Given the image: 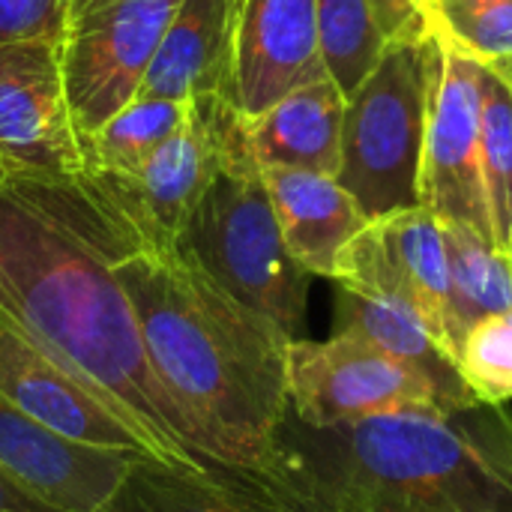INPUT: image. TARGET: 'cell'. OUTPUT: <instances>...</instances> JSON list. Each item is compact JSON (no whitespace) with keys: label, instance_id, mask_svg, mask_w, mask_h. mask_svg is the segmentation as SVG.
<instances>
[{"label":"cell","instance_id":"28","mask_svg":"<svg viewBox=\"0 0 512 512\" xmlns=\"http://www.w3.org/2000/svg\"><path fill=\"white\" fill-rule=\"evenodd\" d=\"M0 512H63L51 504L33 498L24 486H18L9 474L0 471Z\"/></svg>","mask_w":512,"mask_h":512},{"label":"cell","instance_id":"7","mask_svg":"<svg viewBox=\"0 0 512 512\" xmlns=\"http://www.w3.org/2000/svg\"><path fill=\"white\" fill-rule=\"evenodd\" d=\"M177 6L180 0H96L69 18L60 66L81 141L141 93Z\"/></svg>","mask_w":512,"mask_h":512},{"label":"cell","instance_id":"26","mask_svg":"<svg viewBox=\"0 0 512 512\" xmlns=\"http://www.w3.org/2000/svg\"><path fill=\"white\" fill-rule=\"evenodd\" d=\"M69 27V0H0V42L51 39Z\"/></svg>","mask_w":512,"mask_h":512},{"label":"cell","instance_id":"14","mask_svg":"<svg viewBox=\"0 0 512 512\" xmlns=\"http://www.w3.org/2000/svg\"><path fill=\"white\" fill-rule=\"evenodd\" d=\"M96 512H303L294 492L267 468L174 465L138 456Z\"/></svg>","mask_w":512,"mask_h":512},{"label":"cell","instance_id":"8","mask_svg":"<svg viewBox=\"0 0 512 512\" xmlns=\"http://www.w3.org/2000/svg\"><path fill=\"white\" fill-rule=\"evenodd\" d=\"M411 408H456L432 378L384 351L330 333L288 345V414L306 426H342Z\"/></svg>","mask_w":512,"mask_h":512},{"label":"cell","instance_id":"12","mask_svg":"<svg viewBox=\"0 0 512 512\" xmlns=\"http://www.w3.org/2000/svg\"><path fill=\"white\" fill-rule=\"evenodd\" d=\"M138 456L66 441L0 393V471L54 510L96 512Z\"/></svg>","mask_w":512,"mask_h":512},{"label":"cell","instance_id":"13","mask_svg":"<svg viewBox=\"0 0 512 512\" xmlns=\"http://www.w3.org/2000/svg\"><path fill=\"white\" fill-rule=\"evenodd\" d=\"M327 72L318 0H243L234 24L231 102L249 120L303 81Z\"/></svg>","mask_w":512,"mask_h":512},{"label":"cell","instance_id":"19","mask_svg":"<svg viewBox=\"0 0 512 512\" xmlns=\"http://www.w3.org/2000/svg\"><path fill=\"white\" fill-rule=\"evenodd\" d=\"M333 333L360 339L384 351L387 357H396L408 363L411 369L423 372L426 378L435 381L444 399L456 408L477 402L459 372L456 357L447 351V345L438 339L429 321L417 309L399 300H387V297L366 294V291L336 282Z\"/></svg>","mask_w":512,"mask_h":512},{"label":"cell","instance_id":"23","mask_svg":"<svg viewBox=\"0 0 512 512\" xmlns=\"http://www.w3.org/2000/svg\"><path fill=\"white\" fill-rule=\"evenodd\" d=\"M372 0H318V48L345 99L369 78L387 48Z\"/></svg>","mask_w":512,"mask_h":512},{"label":"cell","instance_id":"17","mask_svg":"<svg viewBox=\"0 0 512 512\" xmlns=\"http://www.w3.org/2000/svg\"><path fill=\"white\" fill-rule=\"evenodd\" d=\"M288 252L321 279H336L348 243L372 222L354 195L330 174L261 168Z\"/></svg>","mask_w":512,"mask_h":512},{"label":"cell","instance_id":"32","mask_svg":"<svg viewBox=\"0 0 512 512\" xmlns=\"http://www.w3.org/2000/svg\"><path fill=\"white\" fill-rule=\"evenodd\" d=\"M6 183H9V171L0 165V192H3V186H6Z\"/></svg>","mask_w":512,"mask_h":512},{"label":"cell","instance_id":"22","mask_svg":"<svg viewBox=\"0 0 512 512\" xmlns=\"http://www.w3.org/2000/svg\"><path fill=\"white\" fill-rule=\"evenodd\" d=\"M420 33L477 63L512 57V0H411Z\"/></svg>","mask_w":512,"mask_h":512},{"label":"cell","instance_id":"9","mask_svg":"<svg viewBox=\"0 0 512 512\" xmlns=\"http://www.w3.org/2000/svg\"><path fill=\"white\" fill-rule=\"evenodd\" d=\"M0 165L9 177L78 180L81 132L66 96L60 42H0Z\"/></svg>","mask_w":512,"mask_h":512},{"label":"cell","instance_id":"4","mask_svg":"<svg viewBox=\"0 0 512 512\" xmlns=\"http://www.w3.org/2000/svg\"><path fill=\"white\" fill-rule=\"evenodd\" d=\"M234 300L306 339L309 282L315 279L285 246L261 165L237 138L177 243Z\"/></svg>","mask_w":512,"mask_h":512},{"label":"cell","instance_id":"2","mask_svg":"<svg viewBox=\"0 0 512 512\" xmlns=\"http://www.w3.org/2000/svg\"><path fill=\"white\" fill-rule=\"evenodd\" d=\"M150 366L198 453L261 468L288 417V345L180 246H141L114 264Z\"/></svg>","mask_w":512,"mask_h":512},{"label":"cell","instance_id":"29","mask_svg":"<svg viewBox=\"0 0 512 512\" xmlns=\"http://www.w3.org/2000/svg\"><path fill=\"white\" fill-rule=\"evenodd\" d=\"M492 72H498L501 78H504V84L512 90V57H501V60H495V63H486Z\"/></svg>","mask_w":512,"mask_h":512},{"label":"cell","instance_id":"21","mask_svg":"<svg viewBox=\"0 0 512 512\" xmlns=\"http://www.w3.org/2000/svg\"><path fill=\"white\" fill-rule=\"evenodd\" d=\"M192 102L135 96L111 120H105L84 144V177L135 174L189 117Z\"/></svg>","mask_w":512,"mask_h":512},{"label":"cell","instance_id":"33","mask_svg":"<svg viewBox=\"0 0 512 512\" xmlns=\"http://www.w3.org/2000/svg\"><path fill=\"white\" fill-rule=\"evenodd\" d=\"M231 3H234V12H237V9H240V3H243V0H231Z\"/></svg>","mask_w":512,"mask_h":512},{"label":"cell","instance_id":"11","mask_svg":"<svg viewBox=\"0 0 512 512\" xmlns=\"http://www.w3.org/2000/svg\"><path fill=\"white\" fill-rule=\"evenodd\" d=\"M333 282L417 309L456 357L447 240L441 219L426 207L372 219L342 252Z\"/></svg>","mask_w":512,"mask_h":512},{"label":"cell","instance_id":"16","mask_svg":"<svg viewBox=\"0 0 512 512\" xmlns=\"http://www.w3.org/2000/svg\"><path fill=\"white\" fill-rule=\"evenodd\" d=\"M234 24L231 0H180L138 96L177 102L231 99Z\"/></svg>","mask_w":512,"mask_h":512},{"label":"cell","instance_id":"27","mask_svg":"<svg viewBox=\"0 0 512 512\" xmlns=\"http://www.w3.org/2000/svg\"><path fill=\"white\" fill-rule=\"evenodd\" d=\"M372 6L378 12V21H381V27L387 33V39L420 33V24H417L411 0H372Z\"/></svg>","mask_w":512,"mask_h":512},{"label":"cell","instance_id":"25","mask_svg":"<svg viewBox=\"0 0 512 512\" xmlns=\"http://www.w3.org/2000/svg\"><path fill=\"white\" fill-rule=\"evenodd\" d=\"M459 372L477 402H512V312L483 318L465 333Z\"/></svg>","mask_w":512,"mask_h":512},{"label":"cell","instance_id":"24","mask_svg":"<svg viewBox=\"0 0 512 512\" xmlns=\"http://www.w3.org/2000/svg\"><path fill=\"white\" fill-rule=\"evenodd\" d=\"M480 150L483 180L495 225V240L510 252L512 243V90L498 72L480 66Z\"/></svg>","mask_w":512,"mask_h":512},{"label":"cell","instance_id":"20","mask_svg":"<svg viewBox=\"0 0 512 512\" xmlns=\"http://www.w3.org/2000/svg\"><path fill=\"white\" fill-rule=\"evenodd\" d=\"M441 228L450 258V330L459 363V345L477 321L512 312V258L465 225L441 222Z\"/></svg>","mask_w":512,"mask_h":512},{"label":"cell","instance_id":"10","mask_svg":"<svg viewBox=\"0 0 512 512\" xmlns=\"http://www.w3.org/2000/svg\"><path fill=\"white\" fill-rule=\"evenodd\" d=\"M480 66L438 45L420 162V207L498 243L483 180Z\"/></svg>","mask_w":512,"mask_h":512},{"label":"cell","instance_id":"3","mask_svg":"<svg viewBox=\"0 0 512 512\" xmlns=\"http://www.w3.org/2000/svg\"><path fill=\"white\" fill-rule=\"evenodd\" d=\"M300 501L354 512H512L504 405L411 408L342 426L279 423L267 462Z\"/></svg>","mask_w":512,"mask_h":512},{"label":"cell","instance_id":"5","mask_svg":"<svg viewBox=\"0 0 512 512\" xmlns=\"http://www.w3.org/2000/svg\"><path fill=\"white\" fill-rule=\"evenodd\" d=\"M438 45L423 33L387 42L348 96L336 180L369 219L420 207V162Z\"/></svg>","mask_w":512,"mask_h":512},{"label":"cell","instance_id":"6","mask_svg":"<svg viewBox=\"0 0 512 512\" xmlns=\"http://www.w3.org/2000/svg\"><path fill=\"white\" fill-rule=\"evenodd\" d=\"M243 135L228 96L195 99L186 123L129 177H87L147 246H177L210 180Z\"/></svg>","mask_w":512,"mask_h":512},{"label":"cell","instance_id":"31","mask_svg":"<svg viewBox=\"0 0 512 512\" xmlns=\"http://www.w3.org/2000/svg\"><path fill=\"white\" fill-rule=\"evenodd\" d=\"M96 0H69V18L72 15H78L81 9H87V6H93Z\"/></svg>","mask_w":512,"mask_h":512},{"label":"cell","instance_id":"15","mask_svg":"<svg viewBox=\"0 0 512 512\" xmlns=\"http://www.w3.org/2000/svg\"><path fill=\"white\" fill-rule=\"evenodd\" d=\"M0 393L66 441L147 453L144 441L120 417L45 357L6 315H0Z\"/></svg>","mask_w":512,"mask_h":512},{"label":"cell","instance_id":"1","mask_svg":"<svg viewBox=\"0 0 512 512\" xmlns=\"http://www.w3.org/2000/svg\"><path fill=\"white\" fill-rule=\"evenodd\" d=\"M147 246L87 180L9 177L0 192V315L120 417L150 456L210 465L159 384L114 264Z\"/></svg>","mask_w":512,"mask_h":512},{"label":"cell","instance_id":"34","mask_svg":"<svg viewBox=\"0 0 512 512\" xmlns=\"http://www.w3.org/2000/svg\"><path fill=\"white\" fill-rule=\"evenodd\" d=\"M510 258H512V243H510Z\"/></svg>","mask_w":512,"mask_h":512},{"label":"cell","instance_id":"30","mask_svg":"<svg viewBox=\"0 0 512 512\" xmlns=\"http://www.w3.org/2000/svg\"><path fill=\"white\" fill-rule=\"evenodd\" d=\"M297 498V495H294ZM300 501V498H297ZM303 512H354V510H342V507H324V504H309V501H300Z\"/></svg>","mask_w":512,"mask_h":512},{"label":"cell","instance_id":"18","mask_svg":"<svg viewBox=\"0 0 512 512\" xmlns=\"http://www.w3.org/2000/svg\"><path fill=\"white\" fill-rule=\"evenodd\" d=\"M345 93L321 72L258 117H243V135L252 159L261 168H303L318 174H339Z\"/></svg>","mask_w":512,"mask_h":512}]
</instances>
